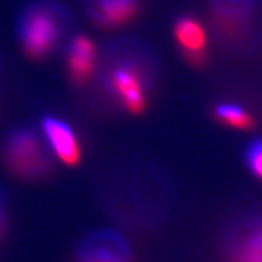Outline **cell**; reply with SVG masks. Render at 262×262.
Instances as JSON below:
<instances>
[{
  "instance_id": "1",
  "label": "cell",
  "mask_w": 262,
  "mask_h": 262,
  "mask_svg": "<svg viewBox=\"0 0 262 262\" xmlns=\"http://www.w3.org/2000/svg\"><path fill=\"white\" fill-rule=\"evenodd\" d=\"M99 82L105 94L127 113L141 115L149 106L156 82V61L149 48L134 41H117L103 51Z\"/></svg>"
},
{
  "instance_id": "2",
  "label": "cell",
  "mask_w": 262,
  "mask_h": 262,
  "mask_svg": "<svg viewBox=\"0 0 262 262\" xmlns=\"http://www.w3.org/2000/svg\"><path fill=\"white\" fill-rule=\"evenodd\" d=\"M72 15L54 0H34L20 12L18 37L25 54L34 60L51 56L70 31Z\"/></svg>"
},
{
  "instance_id": "3",
  "label": "cell",
  "mask_w": 262,
  "mask_h": 262,
  "mask_svg": "<svg viewBox=\"0 0 262 262\" xmlns=\"http://www.w3.org/2000/svg\"><path fill=\"white\" fill-rule=\"evenodd\" d=\"M208 12L223 47L248 53L262 44V0H208Z\"/></svg>"
},
{
  "instance_id": "4",
  "label": "cell",
  "mask_w": 262,
  "mask_h": 262,
  "mask_svg": "<svg viewBox=\"0 0 262 262\" xmlns=\"http://www.w3.org/2000/svg\"><path fill=\"white\" fill-rule=\"evenodd\" d=\"M3 159L13 175L24 179L46 177L51 169V159L37 133L31 128H15L3 146Z\"/></svg>"
},
{
  "instance_id": "5",
  "label": "cell",
  "mask_w": 262,
  "mask_h": 262,
  "mask_svg": "<svg viewBox=\"0 0 262 262\" xmlns=\"http://www.w3.org/2000/svg\"><path fill=\"white\" fill-rule=\"evenodd\" d=\"M173 38L182 58L194 69L210 63L208 35L203 22L192 15H182L173 24Z\"/></svg>"
},
{
  "instance_id": "6",
  "label": "cell",
  "mask_w": 262,
  "mask_h": 262,
  "mask_svg": "<svg viewBox=\"0 0 262 262\" xmlns=\"http://www.w3.org/2000/svg\"><path fill=\"white\" fill-rule=\"evenodd\" d=\"M41 130L47 139L50 149L63 163L76 166L80 162V141L70 124L54 115H44L41 118Z\"/></svg>"
},
{
  "instance_id": "7",
  "label": "cell",
  "mask_w": 262,
  "mask_h": 262,
  "mask_svg": "<svg viewBox=\"0 0 262 262\" xmlns=\"http://www.w3.org/2000/svg\"><path fill=\"white\" fill-rule=\"evenodd\" d=\"M143 0H83L86 15L98 27L120 28L140 15Z\"/></svg>"
},
{
  "instance_id": "8",
  "label": "cell",
  "mask_w": 262,
  "mask_h": 262,
  "mask_svg": "<svg viewBox=\"0 0 262 262\" xmlns=\"http://www.w3.org/2000/svg\"><path fill=\"white\" fill-rule=\"evenodd\" d=\"M96 46L86 35H76L67 46L66 51V69L70 80L76 86H84L91 82L96 72Z\"/></svg>"
},
{
  "instance_id": "9",
  "label": "cell",
  "mask_w": 262,
  "mask_h": 262,
  "mask_svg": "<svg viewBox=\"0 0 262 262\" xmlns=\"http://www.w3.org/2000/svg\"><path fill=\"white\" fill-rule=\"evenodd\" d=\"M213 118L222 125L234 130H252L256 125V120L246 108L234 102L215 103L211 110Z\"/></svg>"
},
{
  "instance_id": "10",
  "label": "cell",
  "mask_w": 262,
  "mask_h": 262,
  "mask_svg": "<svg viewBox=\"0 0 262 262\" xmlns=\"http://www.w3.org/2000/svg\"><path fill=\"white\" fill-rule=\"evenodd\" d=\"M230 262H262V222H258L234 245Z\"/></svg>"
},
{
  "instance_id": "11",
  "label": "cell",
  "mask_w": 262,
  "mask_h": 262,
  "mask_svg": "<svg viewBox=\"0 0 262 262\" xmlns=\"http://www.w3.org/2000/svg\"><path fill=\"white\" fill-rule=\"evenodd\" d=\"M245 160L249 170L262 181V139H256L248 146Z\"/></svg>"
},
{
  "instance_id": "12",
  "label": "cell",
  "mask_w": 262,
  "mask_h": 262,
  "mask_svg": "<svg viewBox=\"0 0 262 262\" xmlns=\"http://www.w3.org/2000/svg\"><path fill=\"white\" fill-rule=\"evenodd\" d=\"M83 262H127V251L121 249L115 252L113 249L103 248Z\"/></svg>"
},
{
  "instance_id": "13",
  "label": "cell",
  "mask_w": 262,
  "mask_h": 262,
  "mask_svg": "<svg viewBox=\"0 0 262 262\" xmlns=\"http://www.w3.org/2000/svg\"><path fill=\"white\" fill-rule=\"evenodd\" d=\"M3 225H5V219H3V211L0 208V234L3 232Z\"/></svg>"
}]
</instances>
